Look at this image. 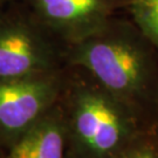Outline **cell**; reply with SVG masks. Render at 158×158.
<instances>
[{
    "label": "cell",
    "instance_id": "5bb4252c",
    "mask_svg": "<svg viewBox=\"0 0 158 158\" xmlns=\"http://www.w3.org/2000/svg\"><path fill=\"white\" fill-rule=\"evenodd\" d=\"M127 1H129V0H127Z\"/></svg>",
    "mask_w": 158,
    "mask_h": 158
},
{
    "label": "cell",
    "instance_id": "3957f363",
    "mask_svg": "<svg viewBox=\"0 0 158 158\" xmlns=\"http://www.w3.org/2000/svg\"><path fill=\"white\" fill-rule=\"evenodd\" d=\"M66 49L28 11L0 13V80L64 69Z\"/></svg>",
    "mask_w": 158,
    "mask_h": 158
},
{
    "label": "cell",
    "instance_id": "8fae6325",
    "mask_svg": "<svg viewBox=\"0 0 158 158\" xmlns=\"http://www.w3.org/2000/svg\"><path fill=\"white\" fill-rule=\"evenodd\" d=\"M0 1H1V2H2V4H7V2H10V1H13V0H0Z\"/></svg>",
    "mask_w": 158,
    "mask_h": 158
},
{
    "label": "cell",
    "instance_id": "277c9868",
    "mask_svg": "<svg viewBox=\"0 0 158 158\" xmlns=\"http://www.w3.org/2000/svg\"><path fill=\"white\" fill-rule=\"evenodd\" d=\"M67 79V67L51 73L0 80V147H11L56 106Z\"/></svg>",
    "mask_w": 158,
    "mask_h": 158
},
{
    "label": "cell",
    "instance_id": "7a4b0ae2",
    "mask_svg": "<svg viewBox=\"0 0 158 158\" xmlns=\"http://www.w3.org/2000/svg\"><path fill=\"white\" fill-rule=\"evenodd\" d=\"M59 104L62 110L72 158H114L144 128L127 104L79 68L67 67Z\"/></svg>",
    "mask_w": 158,
    "mask_h": 158
},
{
    "label": "cell",
    "instance_id": "8992f818",
    "mask_svg": "<svg viewBox=\"0 0 158 158\" xmlns=\"http://www.w3.org/2000/svg\"><path fill=\"white\" fill-rule=\"evenodd\" d=\"M67 128L57 103L5 149L0 158H67Z\"/></svg>",
    "mask_w": 158,
    "mask_h": 158
},
{
    "label": "cell",
    "instance_id": "9c48e42d",
    "mask_svg": "<svg viewBox=\"0 0 158 158\" xmlns=\"http://www.w3.org/2000/svg\"><path fill=\"white\" fill-rule=\"evenodd\" d=\"M149 125H150V128L155 129L158 132V91H157L156 97H155V101H153V103H152L151 111H150Z\"/></svg>",
    "mask_w": 158,
    "mask_h": 158
},
{
    "label": "cell",
    "instance_id": "7c38bea8",
    "mask_svg": "<svg viewBox=\"0 0 158 158\" xmlns=\"http://www.w3.org/2000/svg\"><path fill=\"white\" fill-rule=\"evenodd\" d=\"M2 152H4V149H2V148L0 147V156H1V155H2Z\"/></svg>",
    "mask_w": 158,
    "mask_h": 158
},
{
    "label": "cell",
    "instance_id": "4fadbf2b",
    "mask_svg": "<svg viewBox=\"0 0 158 158\" xmlns=\"http://www.w3.org/2000/svg\"><path fill=\"white\" fill-rule=\"evenodd\" d=\"M67 158H72V157H69V156H67Z\"/></svg>",
    "mask_w": 158,
    "mask_h": 158
},
{
    "label": "cell",
    "instance_id": "52a82bcc",
    "mask_svg": "<svg viewBox=\"0 0 158 158\" xmlns=\"http://www.w3.org/2000/svg\"><path fill=\"white\" fill-rule=\"evenodd\" d=\"M132 21L158 51V0H129Z\"/></svg>",
    "mask_w": 158,
    "mask_h": 158
},
{
    "label": "cell",
    "instance_id": "5b68a950",
    "mask_svg": "<svg viewBox=\"0 0 158 158\" xmlns=\"http://www.w3.org/2000/svg\"><path fill=\"white\" fill-rule=\"evenodd\" d=\"M27 11L66 46L104 26L111 18L113 0H26Z\"/></svg>",
    "mask_w": 158,
    "mask_h": 158
},
{
    "label": "cell",
    "instance_id": "ba28073f",
    "mask_svg": "<svg viewBox=\"0 0 158 158\" xmlns=\"http://www.w3.org/2000/svg\"><path fill=\"white\" fill-rule=\"evenodd\" d=\"M114 158H158V132L150 127L142 129Z\"/></svg>",
    "mask_w": 158,
    "mask_h": 158
},
{
    "label": "cell",
    "instance_id": "6da1fadb",
    "mask_svg": "<svg viewBox=\"0 0 158 158\" xmlns=\"http://www.w3.org/2000/svg\"><path fill=\"white\" fill-rule=\"evenodd\" d=\"M66 66L83 70L150 127L158 51L134 21L110 18L95 33L67 46Z\"/></svg>",
    "mask_w": 158,
    "mask_h": 158
},
{
    "label": "cell",
    "instance_id": "30bf717a",
    "mask_svg": "<svg viewBox=\"0 0 158 158\" xmlns=\"http://www.w3.org/2000/svg\"><path fill=\"white\" fill-rule=\"evenodd\" d=\"M5 4H2V2H1V1H0V13H1V12H2V10H4V8H5Z\"/></svg>",
    "mask_w": 158,
    "mask_h": 158
}]
</instances>
